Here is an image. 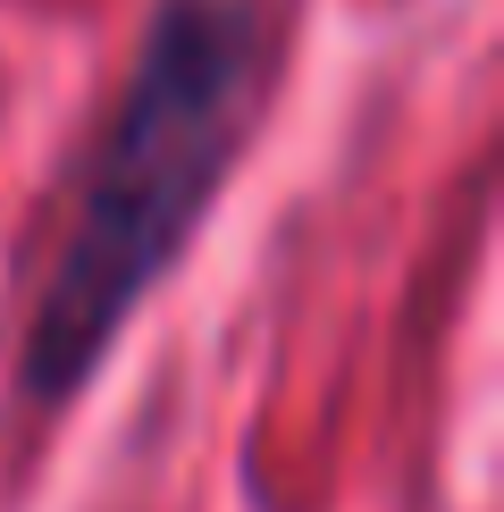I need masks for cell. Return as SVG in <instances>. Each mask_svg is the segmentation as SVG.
<instances>
[{"label": "cell", "instance_id": "obj_1", "mask_svg": "<svg viewBox=\"0 0 504 512\" xmlns=\"http://www.w3.org/2000/svg\"><path fill=\"white\" fill-rule=\"evenodd\" d=\"M261 68L269 34L252 0H160L152 9L135 76L101 126V152L84 168L76 219L59 236L51 286L17 353V387L34 403H68L126 336L143 294L194 244L252 135Z\"/></svg>", "mask_w": 504, "mask_h": 512}]
</instances>
